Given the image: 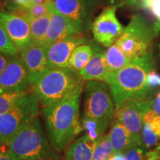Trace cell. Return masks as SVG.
Instances as JSON below:
<instances>
[{"label": "cell", "instance_id": "5b68a950", "mask_svg": "<svg viewBox=\"0 0 160 160\" xmlns=\"http://www.w3.org/2000/svg\"><path fill=\"white\" fill-rule=\"evenodd\" d=\"M159 32L160 26L157 22L151 25L142 17L136 14L131 17L116 44L132 61L151 52L152 42Z\"/></svg>", "mask_w": 160, "mask_h": 160}, {"label": "cell", "instance_id": "44dd1931", "mask_svg": "<svg viewBox=\"0 0 160 160\" xmlns=\"http://www.w3.org/2000/svg\"><path fill=\"white\" fill-rule=\"evenodd\" d=\"M94 53V49L91 43H85L78 46L70 57L68 68L79 73L91 61Z\"/></svg>", "mask_w": 160, "mask_h": 160}, {"label": "cell", "instance_id": "3957f363", "mask_svg": "<svg viewBox=\"0 0 160 160\" xmlns=\"http://www.w3.org/2000/svg\"><path fill=\"white\" fill-rule=\"evenodd\" d=\"M7 148L12 160H63L45 134L39 117L12 138Z\"/></svg>", "mask_w": 160, "mask_h": 160}, {"label": "cell", "instance_id": "2e32d148", "mask_svg": "<svg viewBox=\"0 0 160 160\" xmlns=\"http://www.w3.org/2000/svg\"><path fill=\"white\" fill-rule=\"evenodd\" d=\"M91 44L94 49V53L88 64L79 72V75L85 82L93 80L105 82L109 73L106 63L105 51L97 43Z\"/></svg>", "mask_w": 160, "mask_h": 160}, {"label": "cell", "instance_id": "4316f807", "mask_svg": "<svg viewBox=\"0 0 160 160\" xmlns=\"http://www.w3.org/2000/svg\"><path fill=\"white\" fill-rule=\"evenodd\" d=\"M143 148L142 145H136L128 149L124 153L126 160H145L146 153Z\"/></svg>", "mask_w": 160, "mask_h": 160}, {"label": "cell", "instance_id": "6da1fadb", "mask_svg": "<svg viewBox=\"0 0 160 160\" xmlns=\"http://www.w3.org/2000/svg\"><path fill=\"white\" fill-rule=\"evenodd\" d=\"M83 91L84 88L60 102L41 108L48 137L54 148L61 153L82 132L80 101Z\"/></svg>", "mask_w": 160, "mask_h": 160}, {"label": "cell", "instance_id": "f546056e", "mask_svg": "<svg viewBox=\"0 0 160 160\" xmlns=\"http://www.w3.org/2000/svg\"><path fill=\"white\" fill-rule=\"evenodd\" d=\"M138 0H105L103 5L108 6H117L121 7L124 5L137 6Z\"/></svg>", "mask_w": 160, "mask_h": 160}, {"label": "cell", "instance_id": "603a6c76", "mask_svg": "<svg viewBox=\"0 0 160 160\" xmlns=\"http://www.w3.org/2000/svg\"><path fill=\"white\" fill-rule=\"evenodd\" d=\"M105 59L109 73L119 71L131 62V60L124 54L116 43L108 48L105 51Z\"/></svg>", "mask_w": 160, "mask_h": 160}, {"label": "cell", "instance_id": "7c38bea8", "mask_svg": "<svg viewBox=\"0 0 160 160\" xmlns=\"http://www.w3.org/2000/svg\"><path fill=\"white\" fill-rule=\"evenodd\" d=\"M0 22L12 43L20 52L32 45L31 27L25 18L9 12H2Z\"/></svg>", "mask_w": 160, "mask_h": 160}, {"label": "cell", "instance_id": "4dcf8cb0", "mask_svg": "<svg viewBox=\"0 0 160 160\" xmlns=\"http://www.w3.org/2000/svg\"><path fill=\"white\" fill-rule=\"evenodd\" d=\"M13 56L8 55L7 53L0 52V73L5 69L8 64L11 61V58Z\"/></svg>", "mask_w": 160, "mask_h": 160}, {"label": "cell", "instance_id": "8992f818", "mask_svg": "<svg viewBox=\"0 0 160 160\" xmlns=\"http://www.w3.org/2000/svg\"><path fill=\"white\" fill-rule=\"evenodd\" d=\"M40 112L37 97L30 92L11 110L0 115V145H7L20 131L39 117Z\"/></svg>", "mask_w": 160, "mask_h": 160}, {"label": "cell", "instance_id": "7402d4cb", "mask_svg": "<svg viewBox=\"0 0 160 160\" xmlns=\"http://www.w3.org/2000/svg\"><path fill=\"white\" fill-rule=\"evenodd\" d=\"M50 4V2H49ZM51 9V6H50ZM51 18V9L48 14L37 19H27L30 24L32 44L45 46L48 31Z\"/></svg>", "mask_w": 160, "mask_h": 160}, {"label": "cell", "instance_id": "277c9868", "mask_svg": "<svg viewBox=\"0 0 160 160\" xmlns=\"http://www.w3.org/2000/svg\"><path fill=\"white\" fill-rule=\"evenodd\" d=\"M85 82L79 73L68 68H51L33 85L32 92L42 108L53 105L82 89Z\"/></svg>", "mask_w": 160, "mask_h": 160}, {"label": "cell", "instance_id": "7a4b0ae2", "mask_svg": "<svg viewBox=\"0 0 160 160\" xmlns=\"http://www.w3.org/2000/svg\"><path fill=\"white\" fill-rule=\"evenodd\" d=\"M153 54L150 52L132 60L119 71L108 73L105 82L109 87L116 110L126 100L148 96L146 78L153 70Z\"/></svg>", "mask_w": 160, "mask_h": 160}, {"label": "cell", "instance_id": "d6986e66", "mask_svg": "<svg viewBox=\"0 0 160 160\" xmlns=\"http://www.w3.org/2000/svg\"><path fill=\"white\" fill-rule=\"evenodd\" d=\"M96 144L85 136L77 138L66 149L63 160H93Z\"/></svg>", "mask_w": 160, "mask_h": 160}, {"label": "cell", "instance_id": "d590c367", "mask_svg": "<svg viewBox=\"0 0 160 160\" xmlns=\"http://www.w3.org/2000/svg\"><path fill=\"white\" fill-rule=\"evenodd\" d=\"M2 12H7L5 0H0V13Z\"/></svg>", "mask_w": 160, "mask_h": 160}, {"label": "cell", "instance_id": "83f0119b", "mask_svg": "<svg viewBox=\"0 0 160 160\" xmlns=\"http://www.w3.org/2000/svg\"><path fill=\"white\" fill-rule=\"evenodd\" d=\"M146 86L150 91L160 86V75L157 71L152 70L146 78Z\"/></svg>", "mask_w": 160, "mask_h": 160}, {"label": "cell", "instance_id": "1f68e13d", "mask_svg": "<svg viewBox=\"0 0 160 160\" xmlns=\"http://www.w3.org/2000/svg\"><path fill=\"white\" fill-rule=\"evenodd\" d=\"M145 160H160L159 150L157 148L155 150L148 152L146 153Z\"/></svg>", "mask_w": 160, "mask_h": 160}, {"label": "cell", "instance_id": "8fae6325", "mask_svg": "<svg viewBox=\"0 0 160 160\" xmlns=\"http://www.w3.org/2000/svg\"><path fill=\"white\" fill-rule=\"evenodd\" d=\"M30 88L28 73L20 54L13 56L0 73V92L29 91Z\"/></svg>", "mask_w": 160, "mask_h": 160}, {"label": "cell", "instance_id": "52a82bcc", "mask_svg": "<svg viewBox=\"0 0 160 160\" xmlns=\"http://www.w3.org/2000/svg\"><path fill=\"white\" fill-rule=\"evenodd\" d=\"M84 93L85 100L82 115L113 123L116 119V108L108 84L105 82L97 80L85 82Z\"/></svg>", "mask_w": 160, "mask_h": 160}, {"label": "cell", "instance_id": "5bb4252c", "mask_svg": "<svg viewBox=\"0 0 160 160\" xmlns=\"http://www.w3.org/2000/svg\"><path fill=\"white\" fill-rule=\"evenodd\" d=\"M20 57L28 71L30 86L33 85L42 76L49 71L46 47L32 44L20 52Z\"/></svg>", "mask_w": 160, "mask_h": 160}, {"label": "cell", "instance_id": "60d3db41", "mask_svg": "<svg viewBox=\"0 0 160 160\" xmlns=\"http://www.w3.org/2000/svg\"><path fill=\"white\" fill-rule=\"evenodd\" d=\"M159 51H160V44L159 45Z\"/></svg>", "mask_w": 160, "mask_h": 160}, {"label": "cell", "instance_id": "4fadbf2b", "mask_svg": "<svg viewBox=\"0 0 160 160\" xmlns=\"http://www.w3.org/2000/svg\"><path fill=\"white\" fill-rule=\"evenodd\" d=\"M88 43L85 37L73 35L45 46L50 68H68L70 57L76 48Z\"/></svg>", "mask_w": 160, "mask_h": 160}, {"label": "cell", "instance_id": "74e56055", "mask_svg": "<svg viewBox=\"0 0 160 160\" xmlns=\"http://www.w3.org/2000/svg\"><path fill=\"white\" fill-rule=\"evenodd\" d=\"M99 4H104V2H105V0H97Z\"/></svg>", "mask_w": 160, "mask_h": 160}, {"label": "cell", "instance_id": "9c48e42d", "mask_svg": "<svg viewBox=\"0 0 160 160\" xmlns=\"http://www.w3.org/2000/svg\"><path fill=\"white\" fill-rule=\"evenodd\" d=\"M52 3L80 34L91 28L93 13L99 5L97 0H54Z\"/></svg>", "mask_w": 160, "mask_h": 160}, {"label": "cell", "instance_id": "ab89813d", "mask_svg": "<svg viewBox=\"0 0 160 160\" xmlns=\"http://www.w3.org/2000/svg\"><path fill=\"white\" fill-rule=\"evenodd\" d=\"M48 2H53L54 0H48Z\"/></svg>", "mask_w": 160, "mask_h": 160}, {"label": "cell", "instance_id": "cb8c5ba5", "mask_svg": "<svg viewBox=\"0 0 160 160\" xmlns=\"http://www.w3.org/2000/svg\"><path fill=\"white\" fill-rule=\"evenodd\" d=\"M28 93L29 91L0 92V115L11 110L22 98Z\"/></svg>", "mask_w": 160, "mask_h": 160}, {"label": "cell", "instance_id": "ffe728a7", "mask_svg": "<svg viewBox=\"0 0 160 160\" xmlns=\"http://www.w3.org/2000/svg\"><path fill=\"white\" fill-rule=\"evenodd\" d=\"M81 124L83 136H85L95 142L105 135L106 131L112 125V123L106 120L89 117L85 115L81 117Z\"/></svg>", "mask_w": 160, "mask_h": 160}, {"label": "cell", "instance_id": "30bf717a", "mask_svg": "<svg viewBox=\"0 0 160 160\" xmlns=\"http://www.w3.org/2000/svg\"><path fill=\"white\" fill-rule=\"evenodd\" d=\"M117 6H108L92 22L91 30L97 43L110 48L122 35L125 27L117 17Z\"/></svg>", "mask_w": 160, "mask_h": 160}, {"label": "cell", "instance_id": "f35d334b", "mask_svg": "<svg viewBox=\"0 0 160 160\" xmlns=\"http://www.w3.org/2000/svg\"><path fill=\"white\" fill-rule=\"evenodd\" d=\"M157 148L159 150V151H160V142L159 143V145H158V146H157Z\"/></svg>", "mask_w": 160, "mask_h": 160}, {"label": "cell", "instance_id": "e575fe53", "mask_svg": "<svg viewBox=\"0 0 160 160\" xmlns=\"http://www.w3.org/2000/svg\"><path fill=\"white\" fill-rule=\"evenodd\" d=\"M109 160H126L125 156L124 153H117V154H114Z\"/></svg>", "mask_w": 160, "mask_h": 160}, {"label": "cell", "instance_id": "8d00e7d4", "mask_svg": "<svg viewBox=\"0 0 160 160\" xmlns=\"http://www.w3.org/2000/svg\"><path fill=\"white\" fill-rule=\"evenodd\" d=\"M48 0H33L32 5H42V4H45L48 2Z\"/></svg>", "mask_w": 160, "mask_h": 160}, {"label": "cell", "instance_id": "e0dca14e", "mask_svg": "<svg viewBox=\"0 0 160 160\" xmlns=\"http://www.w3.org/2000/svg\"><path fill=\"white\" fill-rule=\"evenodd\" d=\"M160 142V116L150 109L144 116L142 131V145L145 148H151Z\"/></svg>", "mask_w": 160, "mask_h": 160}, {"label": "cell", "instance_id": "d4e9b609", "mask_svg": "<svg viewBox=\"0 0 160 160\" xmlns=\"http://www.w3.org/2000/svg\"><path fill=\"white\" fill-rule=\"evenodd\" d=\"M113 156L109 133H106L96 144L93 160H109Z\"/></svg>", "mask_w": 160, "mask_h": 160}, {"label": "cell", "instance_id": "484cf974", "mask_svg": "<svg viewBox=\"0 0 160 160\" xmlns=\"http://www.w3.org/2000/svg\"><path fill=\"white\" fill-rule=\"evenodd\" d=\"M0 52L11 56L20 54V51L12 43L1 22H0Z\"/></svg>", "mask_w": 160, "mask_h": 160}, {"label": "cell", "instance_id": "f1b7e54d", "mask_svg": "<svg viewBox=\"0 0 160 160\" xmlns=\"http://www.w3.org/2000/svg\"><path fill=\"white\" fill-rule=\"evenodd\" d=\"M33 0H5L6 9L11 12L15 8H28L31 7Z\"/></svg>", "mask_w": 160, "mask_h": 160}, {"label": "cell", "instance_id": "836d02e7", "mask_svg": "<svg viewBox=\"0 0 160 160\" xmlns=\"http://www.w3.org/2000/svg\"><path fill=\"white\" fill-rule=\"evenodd\" d=\"M153 110L158 115L160 116V91L158 93L157 98H156L154 102L153 103Z\"/></svg>", "mask_w": 160, "mask_h": 160}, {"label": "cell", "instance_id": "9a60e30c", "mask_svg": "<svg viewBox=\"0 0 160 160\" xmlns=\"http://www.w3.org/2000/svg\"><path fill=\"white\" fill-rule=\"evenodd\" d=\"M50 6L51 9V18L45 46L65 39L71 36L80 34L68 20L54 8L52 2H50Z\"/></svg>", "mask_w": 160, "mask_h": 160}, {"label": "cell", "instance_id": "ba28073f", "mask_svg": "<svg viewBox=\"0 0 160 160\" xmlns=\"http://www.w3.org/2000/svg\"><path fill=\"white\" fill-rule=\"evenodd\" d=\"M153 103L148 97L133 98L126 100L116 110V119L125 126L139 145H142L144 116L151 109Z\"/></svg>", "mask_w": 160, "mask_h": 160}, {"label": "cell", "instance_id": "d6a6232c", "mask_svg": "<svg viewBox=\"0 0 160 160\" xmlns=\"http://www.w3.org/2000/svg\"><path fill=\"white\" fill-rule=\"evenodd\" d=\"M0 160H12L8 153L7 145H0Z\"/></svg>", "mask_w": 160, "mask_h": 160}, {"label": "cell", "instance_id": "ac0fdd59", "mask_svg": "<svg viewBox=\"0 0 160 160\" xmlns=\"http://www.w3.org/2000/svg\"><path fill=\"white\" fill-rule=\"evenodd\" d=\"M109 134L113 147V155L124 153L132 146L139 145L136 142L127 128L117 119H115L112 123Z\"/></svg>", "mask_w": 160, "mask_h": 160}]
</instances>
